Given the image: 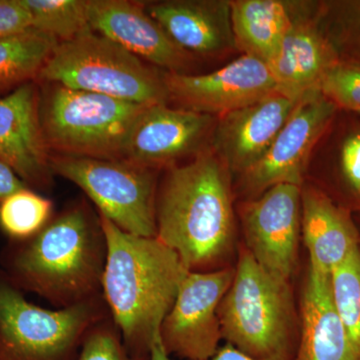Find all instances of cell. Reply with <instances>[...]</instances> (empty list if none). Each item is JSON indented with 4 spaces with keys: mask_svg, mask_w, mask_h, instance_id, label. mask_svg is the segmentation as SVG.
Masks as SVG:
<instances>
[{
    "mask_svg": "<svg viewBox=\"0 0 360 360\" xmlns=\"http://www.w3.org/2000/svg\"><path fill=\"white\" fill-rule=\"evenodd\" d=\"M108 243L99 214L77 205L52 217L33 238L8 241L0 269L23 292L65 309L103 295Z\"/></svg>",
    "mask_w": 360,
    "mask_h": 360,
    "instance_id": "obj_1",
    "label": "cell"
},
{
    "mask_svg": "<svg viewBox=\"0 0 360 360\" xmlns=\"http://www.w3.org/2000/svg\"><path fill=\"white\" fill-rule=\"evenodd\" d=\"M99 219L108 243L101 292L125 347L148 356L188 270L158 238L127 233Z\"/></svg>",
    "mask_w": 360,
    "mask_h": 360,
    "instance_id": "obj_2",
    "label": "cell"
},
{
    "mask_svg": "<svg viewBox=\"0 0 360 360\" xmlns=\"http://www.w3.org/2000/svg\"><path fill=\"white\" fill-rule=\"evenodd\" d=\"M156 238L179 255L188 271L224 257L233 234V210L224 165L217 153L200 151L172 167L156 194Z\"/></svg>",
    "mask_w": 360,
    "mask_h": 360,
    "instance_id": "obj_3",
    "label": "cell"
},
{
    "mask_svg": "<svg viewBox=\"0 0 360 360\" xmlns=\"http://www.w3.org/2000/svg\"><path fill=\"white\" fill-rule=\"evenodd\" d=\"M37 78L141 105L169 99L165 75L161 77L141 58L91 30L58 42Z\"/></svg>",
    "mask_w": 360,
    "mask_h": 360,
    "instance_id": "obj_4",
    "label": "cell"
},
{
    "mask_svg": "<svg viewBox=\"0 0 360 360\" xmlns=\"http://www.w3.org/2000/svg\"><path fill=\"white\" fill-rule=\"evenodd\" d=\"M47 84L39 120L47 148L63 155L123 160L132 125L148 105L103 94Z\"/></svg>",
    "mask_w": 360,
    "mask_h": 360,
    "instance_id": "obj_5",
    "label": "cell"
},
{
    "mask_svg": "<svg viewBox=\"0 0 360 360\" xmlns=\"http://www.w3.org/2000/svg\"><path fill=\"white\" fill-rule=\"evenodd\" d=\"M108 315L103 295L65 309H44L0 269V360H75L90 329Z\"/></svg>",
    "mask_w": 360,
    "mask_h": 360,
    "instance_id": "obj_6",
    "label": "cell"
},
{
    "mask_svg": "<svg viewBox=\"0 0 360 360\" xmlns=\"http://www.w3.org/2000/svg\"><path fill=\"white\" fill-rule=\"evenodd\" d=\"M288 281L272 276L245 251L219 305L221 336L257 359L284 357L290 300Z\"/></svg>",
    "mask_w": 360,
    "mask_h": 360,
    "instance_id": "obj_7",
    "label": "cell"
},
{
    "mask_svg": "<svg viewBox=\"0 0 360 360\" xmlns=\"http://www.w3.org/2000/svg\"><path fill=\"white\" fill-rule=\"evenodd\" d=\"M52 174L70 180L118 229L156 238L155 170L124 160L61 155L51 158Z\"/></svg>",
    "mask_w": 360,
    "mask_h": 360,
    "instance_id": "obj_8",
    "label": "cell"
},
{
    "mask_svg": "<svg viewBox=\"0 0 360 360\" xmlns=\"http://www.w3.org/2000/svg\"><path fill=\"white\" fill-rule=\"evenodd\" d=\"M233 276L231 269L187 272L161 324V340L168 354L207 360L217 352L222 338L219 305Z\"/></svg>",
    "mask_w": 360,
    "mask_h": 360,
    "instance_id": "obj_9",
    "label": "cell"
},
{
    "mask_svg": "<svg viewBox=\"0 0 360 360\" xmlns=\"http://www.w3.org/2000/svg\"><path fill=\"white\" fill-rule=\"evenodd\" d=\"M165 82L169 99L210 115H227L276 92L266 63L245 54L206 75L165 73Z\"/></svg>",
    "mask_w": 360,
    "mask_h": 360,
    "instance_id": "obj_10",
    "label": "cell"
},
{
    "mask_svg": "<svg viewBox=\"0 0 360 360\" xmlns=\"http://www.w3.org/2000/svg\"><path fill=\"white\" fill-rule=\"evenodd\" d=\"M336 108L319 90L298 101L266 153L243 174L248 187L265 191L276 184L302 186L310 155Z\"/></svg>",
    "mask_w": 360,
    "mask_h": 360,
    "instance_id": "obj_11",
    "label": "cell"
},
{
    "mask_svg": "<svg viewBox=\"0 0 360 360\" xmlns=\"http://www.w3.org/2000/svg\"><path fill=\"white\" fill-rule=\"evenodd\" d=\"M302 186L269 187L243 210L248 251L260 266L284 281L290 278L297 255Z\"/></svg>",
    "mask_w": 360,
    "mask_h": 360,
    "instance_id": "obj_12",
    "label": "cell"
},
{
    "mask_svg": "<svg viewBox=\"0 0 360 360\" xmlns=\"http://www.w3.org/2000/svg\"><path fill=\"white\" fill-rule=\"evenodd\" d=\"M212 125V115L205 113L168 108L167 103L146 106L132 125L123 160L155 170L198 155Z\"/></svg>",
    "mask_w": 360,
    "mask_h": 360,
    "instance_id": "obj_13",
    "label": "cell"
},
{
    "mask_svg": "<svg viewBox=\"0 0 360 360\" xmlns=\"http://www.w3.org/2000/svg\"><path fill=\"white\" fill-rule=\"evenodd\" d=\"M0 160L30 188L49 184L51 158L40 125L39 92L32 82L0 97Z\"/></svg>",
    "mask_w": 360,
    "mask_h": 360,
    "instance_id": "obj_14",
    "label": "cell"
},
{
    "mask_svg": "<svg viewBox=\"0 0 360 360\" xmlns=\"http://www.w3.org/2000/svg\"><path fill=\"white\" fill-rule=\"evenodd\" d=\"M92 32L112 40L137 58L169 72H179L188 61L143 6L125 0H87Z\"/></svg>",
    "mask_w": 360,
    "mask_h": 360,
    "instance_id": "obj_15",
    "label": "cell"
},
{
    "mask_svg": "<svg viewBox=\"0 0 360 360\" xmlns=\"http://www.w3.org/2000/svg\"><path fill=\"white\" fill-rule=\"evenodd\" d=\"M296 104L274 92L220 116L214 131L215 153L227 167L245 174L269 150Z\"/></svg>",
    "mask_w": 360,
    "mask_h": 360,
    "instance_id": "obj_16",
    "label": "cell"
},
{
    "mask_svg": "<svg viewBox=\"0 0 360 360\" xmlns=\"http://www.w3.org/2000/svg\"><path fill=\"white\" fill-rule=\"evenodd\" d=\"M340 61L338 49L319 20L303 13L267 63L277 94L298 103L319 89L322 77Z\"/></svg>",
    "mask_w": 360,
    "mask_h": 360,
    "instance_id": "obj_17",
    "label": "cell"
},
{
    "mask_svg": "<svg viewBox=\"0 0 360 360\" xmlns=\"http://www.w3.org/2000/svg\"><path fill=\"white\" fill-rule=\"evenodd\" d=\"M146 11L184 51L210 56L236 47L231 1L158 2Z\"/></svg>",
    "mask_w": 360,
    "mask_h": 360,
    "instance_id": "obj_18",
    "label": "cell"
},
{
    "mask_svg": "<svg viewBox=\"0 0 360 360\" xmlns=\"http://www.w3.org/2000/svg\"><path fill=\"white\" fill-rule=\"evenodd\" d=\"M303 335L298 360H357L336 311L330 274L310 266L302 297Z\"/></svg>",
    "mask_w": 360,
    "mask_h": 360,
    "instance_id": "obj_19",
    "label": "cell"
},
{
    "mask_svg": "<svg viewBox=\"0 0 360 360\" xmlns=\"http://www.w3.org/2000/svg\"><path fill=\"white\" fill-rule=\"evenodd\" d=\"M302 232L310 266L330 274L359 248L356 229L345 210L315 189L302 193Z\"/></svg>",
    "mask_w": 360,
    "mask_h": 360,
    "instance_id": "obj_20",
    "label": "cell"
},
{
    "mask_svg": "<svg viewBox=\"0 0 360 360\" xmlns=\"http://www.w3.org/2000/svg\"><path fill=\"white\" fill-rule=\"evenodd\" d=\"M304 4L281 0L231 1L236 49L267 65L295 21L304 13Z\"/></svg>",
    "mask_w": 360,
    "mask_h": 360,
    "instance_id": "obj_21",
    "label": "cell"
},
{
    "mask_svg": "<svg viewBox=\"0 0 360 360\" xmlns=\"http://www.w3.org/2000/svg\"><path fill=\"white\" fill-rule=\"evenodd\" d=\"M58 40L30 28L0 40V92L13 91L39 77Z\"/></svg>",
    "mask_w": 360,
    "mask_h": 360,
    "instance_id": "obj_22",
    "label": "cell"
},
{
    "mask_svg": "<svg viewBox=\"0 0 360 360\" xmlns=\"http://www.w3.org/2000/svg\"><path fill=\"white\" fill-rule=\"evenodd\" d=\"M30 13L32 30L58 42L68 41L91 30L87 0H21Z\"/></svg>",
    "mask_w": 360,
    "mask_h": 360,
    "instance_id": "obj_23",
    "label": "cell"
},
{
    "mask_svg": "<svg viewBox=\"0 0 360 360\" xmlns=\"http://www.w3.org/2000/svg\"><path fill=\"white\" fill-rule=\"evenodd\" d=\"M51 200L32 188L21 189L0 202V231L9 241L33 238L51 221Z\"/></svg>",
    "mask_w": 360,
    "mask_h": 360,
    "instance_id": "obj_24",
    "label": "cell"
},
{
    "mask_svg": "<svg viewBox=\"0 0 360 360\" xmlns=\"http://www.w3.org/2000/svg\"><path fill=\"white\" fill-rule=\"evenodd\" d=\"M336 311L347 329L355 356L360 360V250L355 248L330 274Z\"/></svg>",
    "mask_w": 360,
    "mask_h": 360,
    "instance_id": "obj_25",
    "label": "cell"
},
{
    "mask_svg": "<svg viewBox=\"0 0 360 360\" xmlns=\"http://www.w3.org/2000/svg\"><path fill=\"white\" fill-rule=\"evenodd\" d=\"M75 360H149V355L131 354L108 315L90 329Z\"/></svg>",
    "mask_w": 360,
    "mask_h": 360,
    "instance_id": "obj_26",
    "label": "cell"
},
{
    "mask_svg": "<svg viewBox=\"0 0 360 360\" xmlns=\"http://www.w3.org/2000/svg\"><path fill=\"white\" fill-rule=\"evenodd\" d=\"M319 91L336 108L360 111V63L338 61L322 77Z\"/></svg>",
    "mask_w": 360,
    "mask_h": 360,
    "instance_id": "obj_27",
    "label": "cell"
},
{
    "mask_svg": "<svg viewBox=\"0 0 360 360\" xmlns=\"http://www.w3.org/2000/svg\"><path fill=\"white\" fill-rule=\"evenodd\" d=\"M328 11L335 26L333 37H328L338 51L342 47L360 58V0L335 2Z\"/></svg>",
    "mask_w": 360,
    "mask_h": 360,
    "instance_id": "obj_28",
    "label": "cell"
},
{
    "mask_svg": "<svg viewBox=\"0 0 360 360\" xmlns=\"http://www.w3.org/2000/svg\"><path fill=\"white\" fill-rule=\"evenodd\" d=\"M30 28V13L21 0H0V40L16 37Z\"/></svg>",
    "mask_w": 360,
    "mask_h": 360,
    "instance_id": "obj_29",
    "label": "cell"
},
{
    "mask_svg": "<svg viewBox=\"0 0 360 360\" xmlns=\"http://www.w3.org/2000/svg\"><path fill=\"white\" fill-rule=\"evenodd\" d=\"M341 163L348 182L360 195V134L352 135L343 144Z\"/></svg>",
    "mask_w": 360,
    "mask_h": 360,
    "instance_id": "obj_30",
    "label": "cell"
},
{
    "mask_svg": "<svg viewBox=\"0 0 360 360\" xmlns=\"http://www.w3.org/2000/svg\"><path fill=\"white\" fill-rule=\"evenodd\" d=\"M27 187L13 168L0 160V202Z\"/></svg>",
    "mask_w": 360,
    "mask_h": 360,
    "instance_id": "obj_31",
    "label": "cell"
},
{
    "mask_svg": "<svg viewBox=\"0 0 360 360\" xmlns=\"http://www.w3.org/2000/svg\"><path fill=\"white\" fill-rule=\"evenodd\" d=\"M207 360H284V357H270V359H257L241 352L231 343H226L224 347L219 348Z\"/></svg>",
    "mask_w": 360,
    "mask_h": 360,
    "instance_id": "obj_32",
    "label": "cell"
},
{
    "mask_svg": "<svg viewBox=\"0 0 360 360\" xmlns=\"http://www.w3.org/2000/svg\"><path fill=\"white\" fill-rule=\"evenodd\" d=\"M149 360H174L172 355L168 354L162 340H161L160 331L153 338L149 348Z\"/></svg>",
    "mask_w": 360,
    "mask_h": 360,
    "instance_id": "obj_33",
    "label": "cell"
},
{
    "mask_svg": "<svg viewBox=\"0 0 360 360\" xmlns=\"http://www.w3.org/2000/svg\"><path fill=\"white\" fill-rule=\"evenodd\" d=\"M359 116H360V111H359Z\"/></svg>",
    "mask_w": 360,
    "mask_h": 360,
    "instance_id": "obj_34",
    "label": "cell"
}]
</instances>
